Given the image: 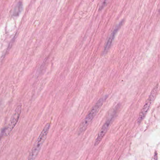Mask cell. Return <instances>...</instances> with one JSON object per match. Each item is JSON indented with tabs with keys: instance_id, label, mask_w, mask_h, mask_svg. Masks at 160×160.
<instances>
[{
	"instance_id": "obj_1",
	"label": "cell",
	"mask_w": 160,
	"mask_h": 160,
	"mask_svg": "<svg viewBox=\"0 0 160 160\" xmlns=\"http://www.w3.org/2000/svg\"><path fill=\"white\" fill-rule=\"evenodd\" d=\"M108 97V96L106 95L100 98L98 100V102L94 105V106L92 108L90 111L89 112L85 118L84 119V120L79 125L78 131V135H80V134L86 131V129L88 128V126L89 125L93 118L95 117L96 114L98 113V111L101 108V107L102 106L103 104L107 99Z\"/></svg>"
},
{
	"instance_id": "obj_2",
	"label": "cell",
	"mask_w": 160,
	"mask_h": 160,
	"mask_svg": "<svg viewBox=\"0 0 160 160\" xmlns=\"http://www.w3.org/2000/svg\"><path fill=\"white\" fill-rule=\"evenodd\" d=\"M50 128V123H48L43 129L42 131L40 134L36 142L34 143L33 148L31 151L29 157V160H34L36 158L43 144L46 139Z\"/></svg>"
},
{
	"instance_id": "obj_3",
	"label": "cell",
	"mask_w": 160,
	"mask_h": 160,
	"mask_svg": "<svg viewBox=\"0 0 160 160\" xmlns=\"http://www.w3.org/2000/svg\"><path fill=\"white\" fill-rule=\"evenodd\" d=\"M119 104L117 105L109 113L106 121L102 128H101V130H100V132L98 133V136H97V138L95 139V142H94V146H97L100 143L101 140H102L103 138L104 137L105 135L106 134L107 132L108 131V128L110 127L112 122L114 120L115 117L117 115L118 110L119 108Z\"/></svg>"
},
{
	"instance_id": "obj_4",
	"label": "cell",
	"mask_w": 160,
	"mask_h": 160,
	"mask_svg": "<svg viewBox=\"0 0 160 160\" xmlns=\"http://www.w3.org/2000/svg\"><path fill=\"white\" fill-rule=\"evenodd\" d=\"M158 89H159V84H157L152 91L146 103L144 105L142 110H141V112L139 114V117L137 120V123L138 124H140L141 123V122L143 120L145 116L148 113L152 104L153 102V101L157 95Z\"/></svg>"
},
{
	"instance_id": "obj_5",
	"label": "cell",
	"mask_w": 160,
	"mask_h": 160,
	"mask_svg": "<svg viewBox=\"0 0 160 160\" xmlns=\"http://www.w3.org/2000/svg\"><path fill=\"white\" fill-rule=\"evenodd\" d=\"M21 110H22V106L21 105L18 106L12 116L8 127L5 130V135L8 136V135L10 134V133L17 124L20 114H21Z\"/></svg>"
},
{
	"instance_id": "obj_6",
	"label": "cell",
	"mask_w": 160,
	"mask_h": 160,
	"mask_svg": "<svg viewBox=\"0 0 160 160\" xmlns=\"http://www.w3.org/2000/svg\"><path fill=\"white\" fill-rule=\"evenodd\" d=\"M123 23V21H121V22L116 26L115 28L113 30V31L111 32V34H110L109 38H108V40L104 48L103 52V54H106L108 52L110 47H111V45H112L113 40H114V38H115L116 34H117V32H118V31L119 30L121 27L122 26Z\"/></svg>"
},
{
	"instance_id": "obj_7",
	"label": "cell",
	"mask_w": 160,
	"mask_h": 160,
	"mask_svg": "<svg viewBox=\"0 0 160 160\" xmlns=\"http://www.w3.org/2000/svg\"><path fill=\"white\" fill-rule=\"evenodd\" d=\"M22 8H23V4H22V2H18L14 9L13 12V15L15 17L18 16L22 11Z\"/></svg>"
},
{
	"instance_id": "obj_8",
	"label": "cell",
	"mask_w": 160,
	"mask_h": 160,
	"mask_svg": "<svg viewBox=\"0 0 160 160\" xmlns=\"http://www.w3.org/2000/svg\"><path fill=\"white\" fill-rule=\"evenodd\" d=\"M108 0H102L101 3V5H100V8H99V11H101L104 8L105 6L106 5L107 3Z\"/></svg>"
}]
</instances>
